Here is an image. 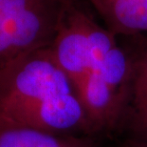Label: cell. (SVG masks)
<instances>
[{
    "label": "cell",
    "instance_id": "3957f363",
    "mask_svg": "<svg viewBox=\"0 0 147 147\" xmlns=\"http://www.w3.org/2000/svg\"><path fill=\"white\" fill-rule=\"evenodd\" d=\"M91 20L74 6L62 14L51 45L56 62L72 83L73 89L91 74L88 30Z\"/></svg>",
    "mask_w": 147,
    "mask_h": 147
},
{
    "label": "cell",
    "instance_id": "ba28073f",
    "mask_svg": "<svg viewBox=\"0 0 147 147\" xmlns=\"http://www.w3.org/2000/svg\"><path fill=\"white\" fill-rule=\"evenodd\" d=\"M51 1L58 3V4H60L65 8L71 7V6H73V3H74V0H51Z\"/></svg>",
    "mask_w": 147,
    "mask_h": 147
},
{
    "label": "cell",
    "instance_id": "7a4b0ae2",
    "mask_svg": "<svg viewBox=\"0 0 147 147\" xmlns=\"http://www.w3.org/2000/svg\"><path fill=\"white\" fill-rule=\"evenodd\" d=\"M65 9L51 0H0V67L51 46Z\"/></svg>",
    "mask_w": 147,
    "mask_h": 147
},
{
    "label": "cell",
    "instance_id": "5b68a950",
    "mask_svg": "<svg viewBox=\"0 0 147 147\" xmlns=\"http://www.w3.org/2000/svg\"><path fill=\"white\" fill-rule=\"evenodd\" d=\"M124 116L133 139L147 142V48L133 62L129 98Z\"/></svg>",
    "mask_w": 147,
    "mask_h": 147
},
{
    "label": "cell",
    "instance_id": "52a82bcc",
    "mask_svg": "<svg viewBox=\"0 0 147 147\" xmlns=\"http://www.w3.org/2000/svg\"><path fill=\"white\" fill-rule=\"evenodd\" d=\"M121 147H147V142L132 139L124 142Z\"/></svg>",
    "mask_w": 147,
    "mask_h": 147
},
{
    "label": "cell",
    "instance_id": "277c9868",
    "mask_svg": "<svg viewBox=\"0 0 147 147\" xmlns=\"http://www.w3.org/2000/svg\"><path fill=\"white\" fill-rule=\"evenodd\" d=\"M0 147H99L89 135H58L0 125Z\"/></svg>",
    "mask_w": 147,
    "mask_h": 147
},
{
    "label": "cell",
    "instance_id": "6da1fadb",
    "mask_svg": "<svg viewBox=\"0 0 147 147\" xmlns=\"http://www.w3.org/2000/svg\"><path fill=\"white\" fill-rule=\"evenodd\" d=\"M72 92L51 46L20 55L0 67V125L20 126L55 96Z\"/></svg>",
    "mask_w": 147,
    "mask_h": 147
},
{
    "label": "cell",
    "instance_id": "8992f818",
    "mask_svg": "<svg viewBox=\"0 0 147 147\" xmlns=\"http://www.w3.org/2000/svg\"><path fill=\"white\" fill-rule=\"evenodd\" d=\"M110 25L112 32H147V0H91Z\"/></svg>",
    "mask_w": 147,
    "mask_h": 147
}]
</instances>
